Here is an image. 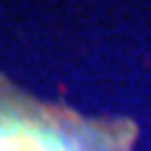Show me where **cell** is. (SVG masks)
<instances>
[{
	"instance_id": "1",
	"label": "cell",
	"mask_w": 151,
	"mask_h": 151,
	"mask_svg": "<svg viewBox=\"0 0 151 151\" xmlns=\"http://www.w3.org/2000/svg\"><path fill=\"white\" fill-rule=\"evenodd\" d=\"M0 151H121L108 134L43 108H0Z\"/></svg>"
}]
</instances>
